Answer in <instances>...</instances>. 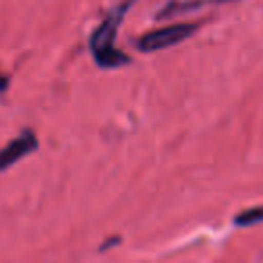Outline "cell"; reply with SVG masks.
I'll return each mask as SVG.
<instances>
[{"instance_id": "7a4b0ae2", "label": "cell", "mask_w": 263, "mask_h": 263, "mask_svg": "<svg viewBox=\"0 0 263 263\" xmlns=\"http://www.w3.org/2000/svg\"><path fill=\"white\" fill-rule=\"evenodd\" d=\"M195 31H197V24H173V26L161 27V29L148 31L139 38L137 47L144 52L164 51L187 40Z\"/></svg>"}, {"instance_id": "3957f363", "label": "cell", "mask_w": 263, "mask_h": 263, "mask_svg": "<svg viewBox=\"0 0 263 263\" xmlns=\"http://www.w3.org/2000/svg\"><path fill=\"white\" fill-rule=\"evenodd\" d=\"M38 150V139L31 130L22 132L16 139L9 141V144H6L0 150V172L11 168L13 164H16L18 161H22L24 157L31 155L33 152Z\"/></svg>"}, {"instance_id": "5b68a950", "label": "cell", "mask_w": 263, "mask_h": 263, "mask_svg": "<svg viewBox=\"0 0 263 263\" xmlns=\"http://www.w3.org/2000/svg\"><path fill=\"white\" fill-rule=\"evenodd\" d=\"M216 2H229V0H216Z\"/></svg>"}, {"instance_id": "6da1fadb", "label": "cell", "mask_w": 263, "mask_h": 263, "mask_svg": "<svg viewBox=\"0 0 263 263\" xmlns=\"http://www.w3.org/2000/svg\"><path fill=\"white\" fill-rule=\"evenodd\" d=\"M124 11L126 6H121L112 11L90 36V52L101 69H119L130 63L128 56H124V52L116 47V36L124 18Z\"/></svg>"}, {"instance_id": "277c9868", "label": "cell", "mask_w": 263, "mask_h": 263, "mask_svg": "<svg viewBox=\"0 0 263 263\" xmlns=\"http://www.w3.org/2000/svg\"><path fill=\"white\" fill-rule=\"evenodd\" d=\"M263 222V208H254V209H247V211L240 213V215L234 218L236 226H252V223Z\"/></svg>"}]
</instances>
